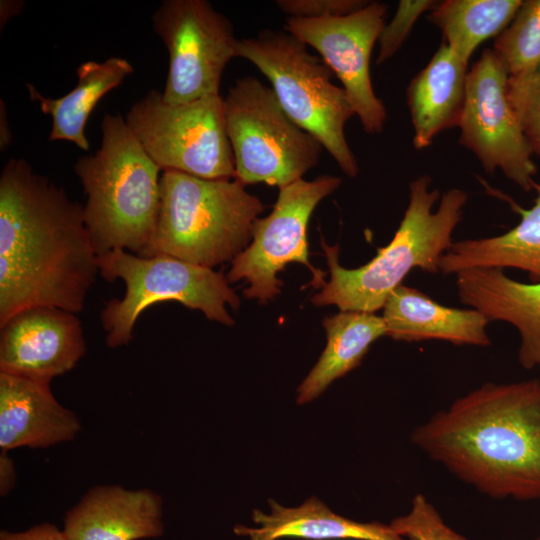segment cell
<instances>
[{
    "mask_svg": "<svg viewBox=\"0 0 540 540\" xmlns=\"http://www.w3.org/2000/svg\"><path fill=\"white\" fill-rule=\"evenodd\" d=\"M98 272L84 206L9 159L0 176V324L32 306L81 312Z\"/></svg>",
    "mask_w": 540,
    "mask_h": 540,
    "instance_id": "cell-1",
    "label": "cell"
},
{
    "mask_svg": "<svg viewBox=\"0 0 540 540\" xmlns=\"http://www.w3.org/2000/svg\"><path fill=\"white\" fill-rule=\"evenodd\" d=\"M411 441L489 497L540 499V380L484 383L416 427Z\"/></svg>",
    "mask_w": 540,
    "mask_h": 540,
    "instance_id": "cell-2",
    "label": "cell"
},
{
    "mask_svg": "<svg viewBox=\"0 0 540 540\" xmlns=\"http://www.w3.org/2000/svg\"><path fill=\"white\" fill-rule=\"evenodd\" d=\"M431 178L422 175L410 183L409 203L392 238L365 265L347 269L339 264L338 245L329 246L322 238L330 279L312 297L317 306L336 305L341 311L375 313L388 296L415 268L436 273L442 256L453 245L452 234L460 222L468 194L452 188L440 198L437 189L429 190Z\"/></svg>",
    "mask_w": 540,
    "mask_h": 540,
    "instance_id": "cell-3",
    "label": "cell"
},
{
    "mask_svg": "<svg viewBox=\"0 0 540 540\" xmlns=\"http://www.w3.org/2000/svg\"><path fill=\"white\" fill-rule=\"evenodd\" d=\"M101 145L74 164L87 196L86 227L98 256L120 249L141 255L157 223L161 169L120 114H105Z\"/></svg>",
    "mask_w": 540,
    "mask_h": 540,
    "instance_id": "cell-4",
    "label": "cell"
},
{
    "mask_svg": "<svg viewBox=\"0 0 540 540\" xmlns=\"http://www.w3.org/2000/svg\"><path fill=\"white\" fill-rule=\"evenodd\" d=\"M153 235L140 256L168 255L212 268L233 261L252 239L264 204L237 179L163 171Z\"/></svg>",
    "mask_w": 540,
    "mask_h": 540,
    "instance_id": "cell-5",
    "label": "cell"
},
{
    "mask_svg": "<svg viewBox=\"0 0 540 540\" xmlns=\"http://www.w3.org/2000/svg\"><path fill=\"white\" fill-rule=\"evenodd\" d=\"M237 57L264 74L287 115L322 145L347 176L358 175V163L345 137V125L355 113L320 56L285 30L264 29L238 41Z\"/></svg>",
    "mask_w": 540,
    "mask_h": 540,
    "instance_id": "cell-6",
    "label": "cell"
},
{
    "mask_svg": "<svg viewBox=\"0 0 540 540\" xmlns=\"http://www.w3.org/2000/svg\"><path fill=\"white\" fill-rule=\"evenodd\" d=\"M98 268L107 281L121 279L125 284L124 296L108 301L101 312L110 348L127 345L139 316L160 302L176 301L211 321L234 324L227 306L238 309L239 297L227 277L212 268L168 255L145 257L120 249L98 256Z\"/></svg>",
    "mask_w": 540,
    "mask_h": 540,
    "instance_id": "cell-7",
    "label": "cell"
},
{
    "mask_svg": "<svg viewBox=\"0 0 540 540\" xmlns=\"http://www.w3.org/2000/svg\"><path fill=\"white\" fill-rule=\"evenodd\" d=\"M235 179L282 188L315 167L322 145L283 110L273 89L253 76L236 80L224 98Z\"/></svg>",
    "mask_w": 540,
    "mask_h": 540,
    "instance_id": "cell-8",
    "label": "cell"
},
{
    "mask_svg": "<svg viewBox=\"0 0 540 540\" xmlns=\"http://www.w3.org/2000/svg\"><path fill=\"white\" fill-rule=\"evenodd\" d=\"M125 121L161 171L175 170L204 179H235L220 94L169 104L161 92L151 90L131 106Z\"/></svg>",
    "mask_w": 540,
    "mask_h": 540,
    "instance_id": "cell-9",
    "label": "cell"
},
{
    "mask_svg": "<svg viewBox=\"0 0 540 540\" xmlns=\"http://www.w3.org/2000/svg\"><path fill=\"white\" fill-rule=\"evenodd\" d=\"M152 23L169 55L163 100L183 104L219 95L224 69L237 57L231 21L206 0H165Z\"/></svg>",
    "mask_w": 540,
    "mask_h": 540,
    "instance_id": "cell-10",
    "label": "cell"
},
{
    "mask_svg": "<svg viewBox=\"0 0 540 540\" xmlns=\"http://www.w3.org/2000/svg\"><path fill=\"white\" fill-rule=\"evenodd\" d=\"M341 183L338 176L322 175L279 188L272 212L256 220L251 244L232 261L228 282L245 280L249 286L244 295L266 303L281 292L277 274L288 263L299 262L312 272L314 287H323L325 273L308 258L307 226L317 205Z\"/></svg>",
    "mask_w": 540,
    "mask_h": 540,
    "instance_id": "cell-11",
    "label": "cell"
},
{
    "mask_svg": "<svg viewBox=\"0 0 540 540\" xmlns=\"http://www.w3.org/2000/svg\"><path fill=\"white\" fill-rule=\"evenodd\" d=\"M508 73L492 49H485L468 71L459 122V143L486 173L500 169L522 190H533L537 167L507 93Z\"/></svg>",
    "mask_w": 540,
    "mask_h": 540,
    "instance_id": "cell-12",
    "label": "cell"
},
{
    "mask_svg": "<svg viewBox=\"0 0 540 540\" xmlns=\"http://www.w3.org/2000/svg\"><path fill=\"white\" fill-rule=\"evenodd\" d=\"M387 5L369 2L342 17L303 19L288 17L284 30L318 52L340 80L364 131L384 130L387 111L376 96L370 75V58L385 26Z\"/></svg>",
    "mask_w": 540,
    "mask_h": 540,
    "instance_id": "cell-13",
    "label": "cell"
},
{
    "mask_svg": "<svg viewBox=\"0 0 540 540\" xmlns=\"http://www.w3.org/2000/svg\"><path fill=\"white\" fill-rule=\"evenodd\" d=\"M0 372L50 383L86 351L75 313L51 306L22 309L0 324Z\"/></svg>",
    "mask_w": 540,
    "mask_h": 540,
    "instance_id": "cell-14",
    "label": "cell"
},
{
    "mask_svg": "<svg viewBox=\"0 0 540 540\" xmlns=\"http://www.w3.org/2000/svg\"><path fill=\"white\" fill-rule=\"evenodd\" d=\"M162 499L149 489L91 488L65 516L68 540H141L163 534Z\"/></svg>",
    "mask_w": 540,
    "mask_h": 540,
    "instance_id": "cell-15",
    "label": "cell"
},
{
    "mask_svg": "<svg viewBox=\"0 0 540 540\" xmlns=\"http://www.w3.org/2000/svg\"><path fill=\"white\" fill-rule=\"evenodd\" d=\"M80 421L54 397L50 383L0 372V448H47L70 441Z\"/></svg>",
    "mask_w": 540,
    "mask_h": 540,
    "instance_id": "cell-16",
    "label": "cell"
},
{
    "mask_svg": "<svg viewBox=\"0 0 540 540\" xmlns=\"http://www.w3.org/2000/svg\"><path fill=\"white\" fill-rule=\"evenodd\" d=\"M461 302L489 321L513 325L520 334L518 361L525 369L540 366V283L511 279L501 269H469L456 274Z\"/></svg>",
    "mask_w": 540,
    "mask_h": 540,
    "instance_id": "cell-17",
    "label": "cell"
},
{
    "mask_svg": "<svg viewBox=\"0 0 540 540\" xmlns=\"http://www.w3.org/2000/svg\"><path fill=\"white\" fill-rule=\"evenodd\" d=\"M386 336L396 341L442 340L454 345L488 346L489 319L470 308L443 306L416 288L400 285L383 306Z\"/></svg>",
    "mask_w": 540,
    "mask_h": 540,
    "instance_id": "cell-18",
    "label": "cell"
},
{
    "mask_svg": "<svg viewBox=\"0 0 540 540\" xmlns=\"http://www.w3.org/2000/svg\"><path fill=\"white\" fill-rule=\"evenodd\" d=\"M467 67L443 42L410 82L406 96L414 130L413 145L417 150L430 146L442 131L459 126Z\"/></svg>",
    "mask_w": 540,
    "mask_h": 540,
    "instance_id": "cell-19",
    "label": "cell"
},
{
    "mask_svg": "<svg viewBox=\"0 0 540 540\" xmlns=\"http://www.w3.org/2000/svg\"><path fill=\"white\" fill-rule=\"evenodd\" d=\"M534 204L523 209L512 203L520 222L502 235L466 239L453 243L442 256L439 271L458 274L469 269L514 268L525 271L533 283H540V183H533Z\"/></svg>",
    "mask_w": 540,
    "mask_h": 540,
    "instance_id": "cell-20",
    "label": "cell"
},
{
    "mask_svg": "<svg viewBox=\"0 0 540 540\" xmlns=\"http://www.w3.org/2000/svg\"><path fill=\"white\" fill-rule=\"evenodd\" d=\"M270 514L259 510L252 513L258 527L238 525L235 533L250 540H279L303 538L312 540H404L390 525L379 522L363 523L340 516L316 497L302 505L288 508L270 500Z\"/></svg>",
    "mask_w": 540,
    "mask_h": 540,
    "instance_id": "cell-21",
    "label": "cell"
},
{
    "mask_svg": "<svg viewBox=\"0 0 540 540\" xmlns=\"http://www.w3.org/2000/svg\"><path fill=\"white\" fill-rule=\"evenodd\" d=\"M132 72L133 66L121 57H110L103 62L86 61L76 69V86L60 98L45 97L26 83L30 100L38 102L41 111L52 118L49 140L70 141L87 151L85 127L91 112L106 93Z\"/></svg>",
    "mask_w": 540,
    "mask_h": 540,
    "instance_id": "cell-22",
    "label": "cell"
},
{
    "mask_svg": "<svg viewBox=\"0 0 540 540\" xmlns=\"http://www.w3.org/2000/svg\"><path fill=\"white\" fill-rule=\"evenodd\" d=\"M327 345L298 388L297 402L318 397L334 380L360 365L371 344L386 335L382 317L362 311H340L322 321Z\"/></svg>",
    "mask_w": 540,
    "mask_h": 540,
    "instance_id": "cell-23",
    "label": "cell"
},
{
    "mask_svg": "<svg viewBox=\"0 0 540 540\" xmlns=\"http://www.w3.org/2000/svg\"><path fill=\"white\" fill-rule=\"evenodd\" d=\"M523 0H447L428 15L445 43L468 65L476 48L511 23Z\"/></svg>",
    "mask_w": 540,
    "mask_h": 540,
    "instance_id": "cell-24",
    "label": "cell"
},
{
    "mask_svg": "<svg viewBox=\"0 0 540 540\" xmlns=\"http://www.w3.org/2000/svg\"><path fill=\"white\" fill-rule=\"evenodd\" d=\"M509 76L540 64V0H524L492 49Z\"/></svg>",
    "mask_w": 540,
    "mask_h": 540,
    "instance_id": "cell-25",
    "label": "cell"
},
{
    "mask_svg": "<svg viewBox=\"0 0 540 540\" xmlns=\"http://www.w3.org/2000/svg\"><path fill=\"white\" fill-rule=\"evenodd\" d=\"M507 93L532 153L540 157V64L508 76Z\"/></svg>",
    "mask_w": 540,
    "mask_h": 540,
    "instance_id": "cell-26",
    "label": "cell"
},
{
    "mask_svg": "<svg viewBox=\"0 0 540 540\" xmlns=\"http://www.w3.org/2000/svg\"><path fill=\"white\" fill-rule=\"evenodd\" d=\"M390 527L404 540H469L445 524L423 494H416L410 511L393 519Z\"/></svg>",
    "mask_w": 540,
    "mask_h": 540,
    "instance_id": "cell-27",
    "label": "cell"
},
{
    "mask_svg": "<svg viewBox=\"0 0 540 540\" xmlns=\"http://www.w3.org/2000/svg\"><path fill=\"white\" fill-rule=\"evenodd\" d=\"M438 2L433 0H401L392 20L385 24L378 38L379 50L376 63L382 64L400 49L408 38L418 18L433 10Z\"/></svg>",
    "mask_w": 540,
    "mask_h": 540,
    "instance_id": "cell-28",
    "label": "cell"
},
{
    "mask_svg": "<svg viewBox=\"0 0 540 540\" xmlns=\"http://www.w3.org/2000/svg\"><path fill=\"white\" fill-rule=\"evenodd\" d=\"M369 2L364 0H277L275 3L288 17L321 19L352 14Z\"/></svg>",
    "mask_w": 540,
    "mask_h": 540,
    "instance_id": "cell-29",
    "label": "cell"
},
{
    "mask_svg": "<svg viewBox=\"0 0 540 540\" xmlns=\"http://www.w3.org/2000/svg\"><path fill=\"white\" fill-rule=\"evenodd\" d=\"M0 540H68L63 529L44 523L21 532L1 531Z\"/></svg>",
    "mask_w": 540,
    "mask_h": 540,
    "instance_id": "cell-30",
    "label": "cell"
},
{
    "mask_svg": "<svg viewBox=\"0 0 540 540\" xmlns=\"http://www.w3.org/2000/svg\"><path fill=\"white\" fill-rule=\"evenodd\" d=\"M15 469L12 459L6 451H2L0 456V492L2 496L13 489L15 485Z\"/></svg>",
    "mask_w": 540,
    "mask_h": 540,
    "instance_id": "cell-31",
    "label": "cell"
},
{
    "mask_svg": "<svg viewBox=\"0 0 540 540\" xmlns=\"http://www.w3.org/2000/svg\"><path fill=\"white\" fill-rule=\"evenodd\" d=\"M1 108H0V111H1V128H0V147H1V150H4L7 148V146L10 144L11 142V139H12V133L9 129V126H8V123H7V119H6V109H5V106H3V101L1 100Z\"/></svg>",
    "mask_w": 540,
    "mask_h": 540,
    "instance_id": "cell-32",
    "label": "cell"
}]
</instances>
